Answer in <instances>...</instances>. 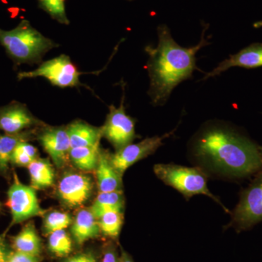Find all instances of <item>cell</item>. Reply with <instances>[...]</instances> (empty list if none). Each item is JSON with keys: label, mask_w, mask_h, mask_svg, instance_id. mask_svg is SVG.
<instances>
[{"label": "cell", "mask_w": 262, "mask_h": 262, "mask_svg": "<svg viewBox=\"0 0 262 262\" xmlns=\"http://www.w3.org/2000/svg\"><path fill=\"white\" fill-rule=\"evenodd\" d=\"M48 248L55 256L64 257L72 252V239L64 229L52 232L48 237Z\"/></svg>", "instance_id": "23"}, {"label": "cell", "mask_w": 262, "mask_h": 262, "mask_svg": "<svg viewBox=\"0 0 262 262\" xmlns=\"http://www.w3.org/2000/svg\"><path fill=\"white\" fill-rule=\"evenodd\" d=\"M31 187L34 189H47L53 185L55 182V170L49 159L38 158L29 165Z\"/></svg>", "instance_id": "19"}, {"label": "cell", "mask_w": 262, "mask_h": 262, "mask_svg": "<svg viewBox=\"0 0 262 262\" xmlns=\"http://www.w3.org/2000/svg\"><path fill=\"white\" fill-rule=\"evenodd\" d=\"M153 169L160 180L169 187L177 189L186 199H189L196 194H204L218 203L229 213L228 209L208 189V176L203 169L200 167L190 168L170 163L157 164Z\"/></svg>", "instance_id": "4"}, {"label": "cell", "mask_w": 262, "mask_h": 262, "mask_svg": "<svg viewBox=\"0 0 262 262\" xmlns=\"http://www.w3.org/2000/svg\"><path fill=\"white\" fill-rule=\"evenodd\" d=\"M247 187L241 191L227 228L237 232L248 230L262 222V170L253 176Z\"/></svg>", "instance_id": "5"}, {"label": "cell", "mask_w": 262, "mask_h": 262, "mask_svg": "<svg viewBox=\"0 0 262 262\" xmlns=\"http://www.w3.org/2000/svg\"><path fill=\"white\" fill-rule=\"evenodd\" d=\"M101 233L107 237L116 238L123 225V212L110 211L101 215L98 220Z\"/></svg>", "instance_id": "22"}, {"label": "cell", "mask_w": 262, "mask_h": 262, "mask_svg": "<svg viewBox=\"0 0 262 262\" xmlns=\"http://www.w3.org/2000/svg\"><path fill=\"white\" fill-rule=\"evenodd\" d=\"M43 125L45 124L34 117L24 103L13 101L0 106V130L4 134H18Z\"/></svg>", "instance_id": "12"}, {"label": "cell", "mask_w": 262, "mask_h": 262, "mask_svg": "<svg viewBox=\"0 0 262 262\" xmlns=\"http://www.w3.org/2000/svg\"><path fill=\"white\" fill-rule=\"evenodd\" d=\"M136 122L125 113L124 96L118 108L110 106V113L101 128L102 137L114 146L116 151L132 144L136 138Z\"/></svg>", "instance_id": "8"}, {"label": "cell", "mask_w": 262, "mask_h": 262, "mask_svg": "<svg viewBox=\"0 0 262 262\" xmlns=\"http://www.w3.org/2000/svg\"><path fill=\"white\" fill-rule=\"evenodd\" d=\"M119 259L120 257L117 255L116 248L110 244L103 253L101 262H119Z\"/></svg>", "instance_id": "28"}, {"label": "cell", "mask_w": 262, "mask_h": 262, "mask_svg": "<svg viewBox=\"0 0 262 262\" xmlns=\"http://www.w3.org/2000/svg\"><path fill=\"white\" fill-rule=\"evenodd\" d=\"M1 206H2L1 202H0V210H1Z\"/></svg>", "instance_id": "33"}, {"label": "cell", "mask_w": 262, "mask_h": 262, "mask_svg": "<svg viewBox=\"0 0 262 262\" xmlns=\"http://www.w3.org/2000/svg\"><path fill=\"white\" fill-rule=\"evenodd\" d=\"M95 170L100 192L122 191V177L112 165L106 151L100 149Z\"/></svg>", "instance_id": "14"}, {"label": "cell", "mask_w": 262, "mask_h": 262, "mask_svg": "<svg viewBox=\"0 0 262 262\" xmlns=\"http://www.w3.org/2000/svg\"><path fill=\"white\" fill-rule=\"evenodd\" d=\"M125 198L122 191L100 192L90 210L96 220L110 211L123 212Z\"/></svg>", "instance_id": "20"}, {"label": "cell", "mask_w": 262, "mask_h": 262, "mask_svg": "<svg viewBox=\"0 0 262 262\" xmlns=\"http://www.w3.org/2000/svg\"><path fill=\"white\" fill-rule=\"evenodd\" d=\"M241 67L246 70H253L262 67V43L254 42L241 50L237 53L230 55L228 58L221 62L203 80L215 77L232 67Z\"/></svg>", "instance_id": "13"}, {"label": "cell", "mask_w": 262, "mask_h": 262, "mask_svg": "<svg viewBox=\"0 0 262 262\" xmlns=\"http://www.w3.org/2000/svg\"><path fill=\"white\" fill-rule=\"evenodd\" d=\"M158 44L156 48L146 46L149 56L146 68L150 78L148 91L154 106H163L173 90L184 80L191 78L196 66V53L211 42L202 34L199 44L192 48H183L172 37L170 29L165 24L158 28Z\"/></svg>", "instance_id": "2"}, {"label": "cell", "mask_w": 262, "mask_h": 262, "mask_svg": "<svg viewBox=\"0 0 262 262\" xmlns=\"http://www.w3.org/2000/svg\"><path fill=\"white\" fill-rule=\"evenodd\" d=\"M81 74L71 61L70 56L63 54L41 63L36 70L18 72L17 79L21 81L25 79L44 77L53 85L64 89L82 85L80 80Z\"/></svg>", "instance_id": "6"}, {"label": "cell", "mask_w": 262, "mask_h": 262, "mask_svg": "<svg viewBox=\"0 0 262 262\" xmlns=\"http://www.w3.org/2000/svg\"><path fill=\"white\" fill-rule=\"evenodd\" d=\"M40 257L38 256L27 254V253L13 251L10 253L7 262H39Z\"/></svg>", "instance_id": "27"}, {"label": "cell", "mask_w": 262, "mask_h": 262, "mask_svg": "<svg viewBox=\"0 0 262 262\" xmlns=\"http://www.w3.org/2000/svg\"><path fill=\"white\" fill-rule=\"evenodd\" d=\"M39 6L58 23L68 25L70 20L66 13L65 0H38Z\"/></svg>", "instance_id": "25"}, {"label": "cell", "mask_w": 262, "mask_h": 262, "mask_svg": "<svg viewBox=\"0 0 262 262\" xmlns=\"http://www.w3.org/2000/svg\"><path fill=\"white\" fill-rule=\"evenodd\" d=\"M62 262H96V260L91 253H84L75 255Z\"/></svg>", "instance_id": "29"}, {"label": "cell", "mask_w": 262, "mask_h": 262, "mask_svg": "<svg viewBox=\"0 0 262 262\" xmlns=\"http://www.w3.org/2000/svg\"><path fill=\"white\" fill-rule=\"evenodd\" d=\"M261 152H262V146H261Z\"/></svg>", "instance_id": "34"}, {"label": "cell", "mask_w": 262, "mask_h": 262, "mask_svg": "<svg viewBox=\"0 0 262 262\" xmlns=\"http://www.w3.org/2000/svg\"><path fill=\"white\" fill-rule=\"evenodd\" d=\"M38 128L29 129L15 134H0V173L8 171L12 155L19 143L36 137Z\"/></svg>", "instance_id": "17"}, {"label": "cell", "mask_w": 262, "mask_h": 262, "mask_svg": "<svg viewBox=\"0 0 262 262\" xmlns=\"http://www.w3.org/2000/svg\"><path fill=\"white\" fill-rule=\"evenodd\" d=\"M72 223V219L65 212L51 211L46 213L43 219L42 229L44 234L49 235L52 232L65 229Z\"/></svg>", "instance_id": "24"}, {"label": "cell", "mask_w": 262, "mask_h": 262, "mask_svg": "<svg viewBox=\"0 0 262 262\" xmlns=\"http://www.w3.org/2000/svg\"><path fill=\"white\" fill-rule=\"evenodd\" d=\"M100 144L94 146L72 148L70 160L75 166L84 171L96 170L100 153Z\"/></svg>", "instance_id": "21"}, {"label": "cell", "mask_w": 262, "mask_h": 262, "mask_svg": "<svg viewBox=\"0 0 262 262\" xmlns=\"http://www.w3.org/2000/svg\"><path fill=\"white\" fill-rule=\"evenodd\" d=\"M94 184L88 176L69 172L62 177L58 186V196L62 203L70 208H77L89 201Z\"/></svg>", "instance_id": "11"}, {"label": "cell", "mask_w": 262, "mask_h": 262, "mask_svg": "<svg viewBox=\"0 0 262 262\" xmlns=\"http://www.w3.org/2000/svg\"><path fill=\"white\" fill-rule=\"evenodd\" d=\"M57 168H62L70 160L71 147L67 126L50 127L45 125L36 136Z\"/></svg>", "instance_id": "10"}, {"label": "cell", "mask_w": 262, "mask_h": 262, "mask_svg": "<svg viewBox=\"0 0 262 262\" xmlns=\"http://www.w3.org/2000/svg\"><path fill=\"white\" fill-rule=\"evenodd\" d=\"M173 132L174 130L162 136L146 138L136 144H128L114 154H108L110 162L122 177L131 165L155 153L163 145V141L170 137Z\"/></svg>", "instance_id": "9"}, {"label": "cell", "mask_w": 262, "mask_h": 262, "mask_svg": "<svg viewBox=\"0 0 262 262\" xmlns=\"http://www.w3.org/2000/svg\"><path fill=\"white\" fill-rule=\"evenodd\" d=\"M67 129L72 148L98 145L102 138L101 127L92 126L81 120L72 122Z\"/></svg>", "instance_id": "15"}, {"label": "cell", "mask_w": 262, "mask_h": 262, "mask_svg": "<svg viewBox=\"0 0 262 262\" xmlns=\"http://www.w3.org/2000/svg\"><path fill=\"white\" fill-rule=\"evenodd\" d=\"M189 150L196 163L227 178H249L262 170L261 146L227 122H207L192 136Z\"/></svg>", "instance_id": "1"}, {"label": "cell", "mask_w": 262, "mask_h": 262, "mask_svg": "<svg viewBox=\"0 0 262 262\" xmlns=\"http://www.w3.org/2000/svg\"><path fill=\"white\" fill-rule=\"evenodd\" d=\"M33 159L24 153V151H20L18 148L15 147L14 151L11 156L10 163L18 167H28L31 163L33 161Z\"/></svg>", "instance_id": "26"}, {"label": "cell", "mask_w": 262, "mask_h": 262, "mask_svg": "<svg viewBox=\"0 0 262 262\" xmlns=\"http://www.w3.org/2000/svg\"><path fill=\"white\" fill-rule=\"evenodd\" d=\"M11 252L4 237L0 236V262H7Z\"/></svg>", "instance_id": "30"}, {"label": "cell", "mask_w": 262, "mask_h": 262, "mask_svg": "<svg viewBox=\"0 0 262 262\" xmlns=\"http://www.w3.org/2000/svg\"><path fill=\"white\" fill-rule=\"evenodd\" d=\"M0 45L15 65L40 64L43 56L48 51L58 47L27 20H21L11 30L0 28Z\"/></svg>", "instance_id": "3"}, {"label": "cell", "mask_w": 262, "mask_h": 262, "mask_svg": "<svg viewBox=\"0 0 262 262\" xmlns=\"http://www.w3.org/2000/svg\"><path fill=\"white\" fill-rule=\"evenodd\" d=\"M119 262H134L129 254L125 251H122L121 256L119 259Z\"/></svg>", "instance_id": "31"}, {"label": "cell", "mask_w": 262, "mask_h": 262, "mask_svg": "<svg viewBox=\"0 0 262 262\" xmlns=\"http://www.w3.org/2000/svg\"><path fill=\"white\" fill-rule=\"evenodd\" d=\"M13 248L18 252L40 256L42 250V241L32 222H28L13 237Z\"/></svg>", "instance_id": "18"}, {"label": "cell", "mask_w": 262, "mask_h": 262, "mask_svg": "<svg viewBox=\"0 0 262 262\" xmlns=\"http://www.w3.org/2000/svg\"><path fill=\"white\" fill-rule=\"evenodd\" d=\"M73 238L79 246L86 241L97 237L101 233L96 217L89 209H82L77 213L71 228Z\"/></svg>", "instance_id": "16"}, {"label": "cell", "mask_w": 262, "mask_h": 262, "mask_svg": "<svg viewBox=\"0 0 262 262\" xmlns=\"http://www.w3.org/2000/svg\"><path fill=\"white\" fill-rule=\"evenodd\" d=\"M253 27L256 29L261 28V27H262V20H259V21L254 23V24H253Z\"/></svg>", "instance_id": "32"}, {"label": "cell", "mask_w": 262, "mask_h": 262, "mask_svg": "<svg viewBox=\"0 0 262 262\" xmlns=\"http://www.w3.org/2000/svg\"><path fill=\"white\" fill-rule=\"evenodd\" d=\"M7 206L12 215L10 227L22 223L31 218L46 214L39 206L36 189L20 182L17 174H13V184L8 193Z\"/></svg>", "instance_id": "7"}]
</instances>
